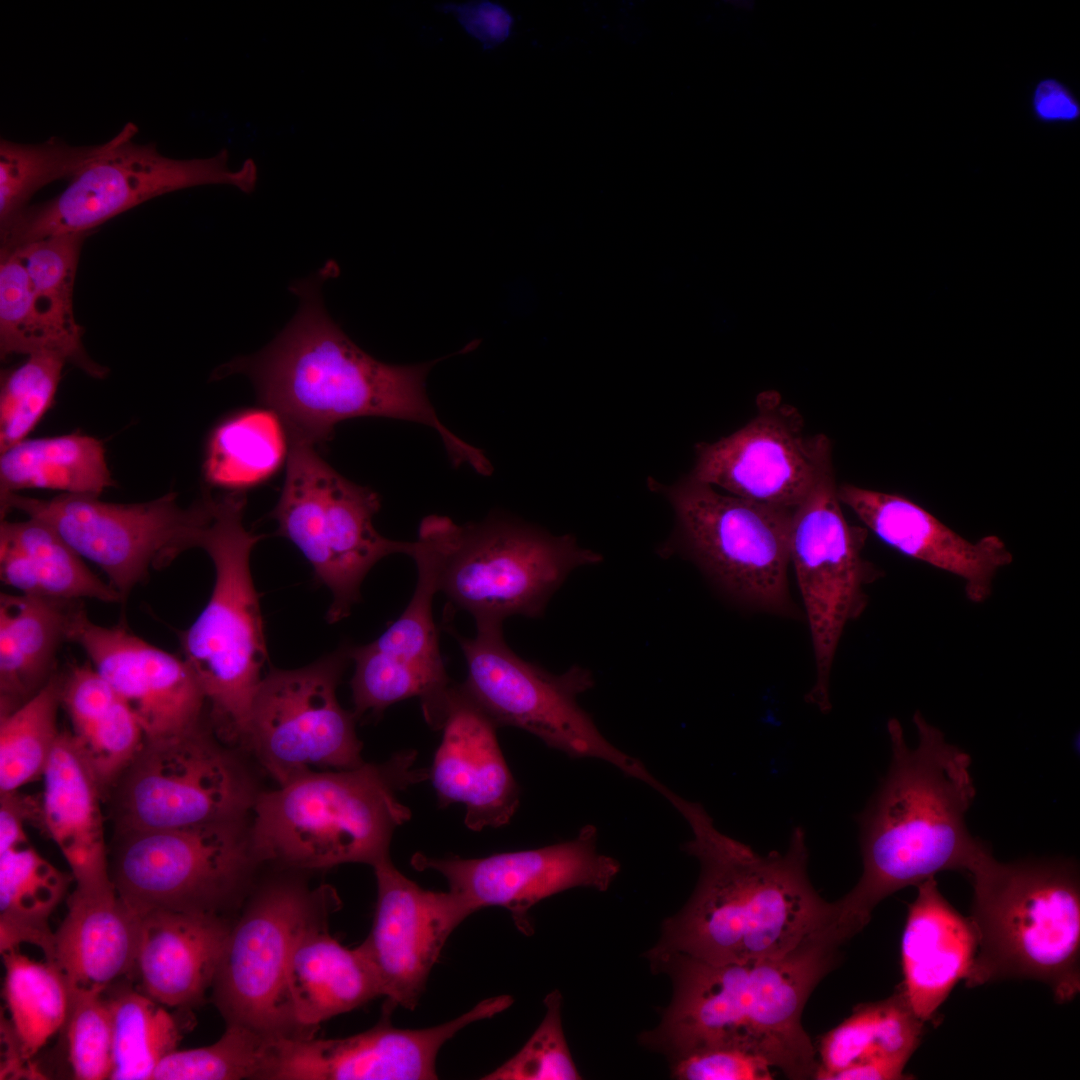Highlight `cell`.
I'll return each instance as SVG.
<instances>
[{
	"label": "cell",
	"mask_w": 1080,
	"mask_h": 1080,
	"mask_svg": "<svg viewBox=\"0 0 1080 1080\" xmlns=\"http://www.w3.org/2000/svg\"><path fill=\"white\" fill-rule=\"evenodd\" d=\"M377 901L372 928L357 946L386 1003L414 1010L451 933L475 908L449 890L421 888L387 858L373 866Z\"/></svg>",
	"instance_id": "22"
},
{
	"label": "cell",
	"mask_w": 1080,
	"mask_h": 1080,
	"mask_svg": "<svg viewBox=\"0 0 1080 1080\" xmlns=\"http://www.w3.org/2000/svg\"><path fill=\"white\" fill-rule=\"evenodd\" d=\"M837 496L885 544L960 578L972 603L988 600L997 573L1013 561L1000 537L986 535L971 542L899 494L844 483L837 485Z\"/></svg>",
	"instance_id": "25"
},
{
	"label": "cell",
	"mask_w": 1080,
	"mask_h": 1080,
	"mask_svg": "<svg viewBox=\"0 0 1080 1080\" xmlns=\"http://www.w3.org/2000/svg\"><path fill=\"white\" fill-rule=\"evenodd\" d=\"M288 430L272 409H240L211 431L205 448L203 476L211 487L244 493L272 479L287 464Z\"/></svg>",
	"instance_id": "37"
},
{
	"label": "cell",
	"mask_w": 1080,
	"mask_h": 1080,
	"mask_svg": "<svg viewBox=\"0 0 1080 1080\" xmlns=\"http://www.w3.org/2000/svg\"><path fill=\"white\" fill-rule=\"evenodd\" d=\"M77 644L136 716L144 740L189 732L208 720L206 698L183 658L156 647L124 625L93 622L83 603L71 620Z\"/></svg>",
	"instance_id": "23"
},
{
	"label": "cell",
	"mask_w": 1080,
	"mask_h": 1080,
	"mask_svg": "<svg viewBox=\"0 0 1080 1080\" xmlns=\"http://www.w3.org/2000/svg\"><path fill=\"white\" fill-rule=\"evenodd\" d=\"M923 1027L901 987L884 1000L857 1005L821 1038L814 1079H906L903 1071Z\"/></svg>",
	"instance_id": "32"
},
{
	"label": "cell",
	"mask_w": 1080,
	"mask_h": 1080,
	"mask_svg": "<svg viewBox=\"0 0 1080 1080\" xmlns=\"http://www.w3.org/2000/svg\"><path fill=\"white\" fill-rule=\"evenodd\" d=\"M410 557L454 610L474 618L477 631L502 630L511 616H542L573 570L602 561L572 535H553L501 513L462 525L428 515Z\"/></svg>",
	"instance_id": "6"
},
{
	"label": "cell",
	"mask_w": 1080,
	"mask_h": 1080,
	"mask_svg": "<svg viewBox=\"0 0 1080 1080\" xmlns=\"http://www.w3.org/2000/svg\"><path fill=\"white\" fill-rule=\"evenodd\" d=\"M497 728L462 684H452L429 777L439 805L464 804L465 825L474 831L507 824L519 806L520 790Z\"/></svg>",
	"instance_id": "24"
},
{
	"label": "cell",
	"mask_w": 1080,
	"mask_h": 1080,
	"mask_svg": "<svg viewBox=\"0 0 1080 1080\" xmlns=\"http://www.w3.org/2000/svg\"><path fill=\"white\" fill-rule=\"evenodd\" d=\"M232 923L227 916L158 910L141 916L134 977L166 1007L190 1008L212 988Z\"/></svg>",
	"instance_id": "27"
},
{
	"label": "cell",
	"mask_w": 1080,
	"mask_h": 1080,
	"mask_svg": "<svg viewBox=\"0 0 1080 1080\" xmlns=\"http://www.w3.org/2000/svg\"><path fill=\"white\" fill-rule=\"evenodd\" d=\"M141 916L117 894L112 880L76 885L55 932L53 963L70 991L104 993L134 977Z\"/></svg>",
	"instance_id": "28"
},
{
	"label": "cell",
	"mask_w": 1080,
	"mask_h": 1080,
	"mask_svg": "<svg viewBox=\"0 0 1080 1080\" xmlns=\"http://www.w3.org/2000/svg\"><path fill=\"white\" fill-rule=\"evenodd\" d=\"M112 1016V1080H147L160 1061L176 1050L177 1019L142 991L122 981L104 992Z\"/></svg>",
	"instance_id": "39"
},
{
	"label": "cell",
	"mask_w": 1080,
	"mask_h": 1080,
	"mask_svg": "<svg viewBox=\"0 0 1080 1080\" xmlns=\"http://www.w3.org/2000/svg\"><path fill=\"white\" fill-rule=\"evenodd\" d=\"M114 485L102 442L88 435L26 438L0 453V496L41 488L99 497Z\"/></svg>",
	"instance_id": "38"
},
{
	"label": "cell",
	"mask_w": 1080,
	"mask_h": 1080,
	"mask_svg": "<svg viewBox=\"0 0 1080 1080\" xmlns=\"http://www.w3.org/2000/svg\"><path fill=\"white\" fill-rule=\"evenodd\" d=\"M692 838L683 850L700 873L686 904L661 925L658 942L644 956L683 954L711 963H743L781 957L836 918L835 902L812 886L802 828L787 850L760 855L722 833L698 802L666 789Z\"/></svg>",
	"instance_id": "3"
},
{
	"label": "cell",
	"mask_w": 1080,
	"mask_h": 1080,
	"mask_svg": "<svg viewBox=\"0 0 1080 1080\" xmlns=\"http://www.w3.org/2000/svg\"><path fill=\"white\" fill-rule=\"evenodd\" d=\"M512 1003L510 995L484 999L459 1017L424 1029L394 1027V1008L386 1003L379 1022L356 1035L274 1037L261 1080L437 1079L441 1047L467 1025L489 1019Z\"/></svg>",
	"instance_id": "20"
},
{
	"label": "cell",
	"mask_w": 1080,
	"mask_h": 1080,
	"mask_svg": "<svg viewBox=\"0 0 1080 1080\" xmlns=\"http://www.w3.org/2000/svg\"><path fill=\"white\" fill-rule=\"evenodd\" d=\"M412 866L434 870L450 890L476 911L506 908L518 930L533 933L530 909L541 900L576 887L606 891L620 871L619 862L597 850V829L581 828L569 841L537 849L494 854L484 858H432L416 853Z\"/></svg>",
	"instance_id": "21"
},
{
	"label": "cell",
	"mask_w": 1080,
	"mask_h": 1080,
	"mask_svg": "<svg viewBox=\"0 0 1080 1080\" xmlns=\"http://www.w3.org/2000/svg\"><path fill=\"white\" fill-rule=\"evenodd\" d=\"M224 742L209 719L181 735L144 740L110 791L115 833L246 819L260 790Z\"/></svg>",
	"instance_id": "13"
},
{
	"label": "cell",
	"mask_w": 1080,
	"mask_h": 1080,
	"mask_svg": "<svg viewBox=\"0 0 1080 1080\" xmlns=\"http://www.w3.org/2000/svg\"><path fill=\"white\" fill-rule=\"evenodd\" d=\"M0 578L20 594L64 600H122L47 523L1 519Z\"/></svg>",
	"instance_id": "34"
},
{
	"label": "cell",
	"mask_w": 1080,
	"mask_h": 1080,
	"mask_svg": "<svg viewBox=\"0 0 1080 1080\" xmlns=\"http://www.w3.org/2000/svg\"><path fill=\"white\" fill-rule=\"evenodd\" d=\"M82 600L0 594V715L36 695L57 672L56 657Z\"/></svg>",
	"instance_id": "33"
},
{
	"label": "cell",
	"mask_w": 1080,
	"mask_h": 1080,
	"mask_svg": "<svg viewBox=\"0 0 1080 1080\" xmlns=\"http://www.w3.org/2000/svg\"><path fill=\"white\" fill-rule=\"evenodd\" d=\"M417 568L411 600L399 618L370 644L376 649L436 677L449 679L440 653L432 604L437 594L431 574Z\"/></svg>",
	"instance_id": "46"
},
{
	"label": "cell",
	"mask_w": 1080,
	"mask_h": 1080,
	"mask_svg": "<svg viewBox=\"0 0 1080 1080\" xmlns=\"http://www.w3.org/2000/svg\"><path fill=\"white\" fill-rule=\"evenodd\" d=\"M540 1025L525 1045L485 1080H578L581 1075L571 1056L562 1027V995L549 993Z\"/></svg>",
	"instance_id": "47"
},
{
	"label": "cell",
	"mask_w": 1080,
	"mask_h": 1080,
	"mask_svg": "<svg viewBox=\"0 0 1080 1080\" xmlns=\"http://www.w3.org/2000/svg\"><path fill=\"white\" fill-rule=\"evenodd\" d=\"M771 1065L741 1049L714 1046L695 1050L670 1062L678 1080H771Z\"/></svg>",
	"instance_id": "50"
},
{
	"label": "cell",
	"mask_w": 1080,
	"mask_h": 1080,
	"mask_svg": "<svg viewBox=\"0 0 1080 1080\" xmlns=\"http://www.w3.org/2000/svg\"><path fill=\"white\" fill-rule=\"evenodd\" d=\"M437 9L453 13L463 28L478 39L484 49L502 43L510 34L512 17L501 5L489 1L441 4Z\"/></svg>",
	"instance_id": "51"
},
{
	"label": "cell",
	"mask_w": 1080,
	"mask_h": 1080,
	"mask_svg": "<svg viewBox=\"0 0 1080 1080\" xmlns=\"http://www.w3.org/2000/svg\"><path fill=\"white\" fill-rule=\"evenodd\" d=\"M977 938L968 987L1010 978L1047 984L1058 1002L1080 991V882L1074 860L997 861L969 873Z\"/></svg>",
	"instance_id": "7"
},
{
	"label": "cell",
	"mask_w": 1080,
	"mask_h": 1080,
	"mask_svg": "<svg viewBox=\"0 0 1080 1080\" xmlns=\"http://www.w3.org/2000/svg\"><path fill=\"white\" fill-rule=\"evenodd\" d=\"M746 425L695 447L690 478L760 504L794 509L832 468L831 443L804 432L799 411L775 390L756 398Z\"/></svg>",
	"instance_id": "19"
},
{
	"label": "cell",
	"mask_w": 1080,
	"mask_h": 1080,
	"mask_svg": "<svg viewBox=\"0 0 1080 1080\" xmlns=\"http://www.w3.org/2000/svg\"><path fill=\"white\" fill-rule=\"evenodd\" d=\"M910 747L896 718L887 722L888 772L860 817L862 875L835 902L836 921L852 938L886 897L937 873H970L989 849L971 835L966 813L976 796L971 758L916 711Z\"/></svg>",
	"instance_id": "4"
},
{
	"label": "cell",
	"mask_w": 1080,
	"mask_h": 1080,
	"mask_svg": "<svg viewBox=\"0 0 1080 1080\" xmlns=\"http://www.w3.org/2000/svg\"><path fill=\"white\" fill-rule=\"evenodd\" d=\"M1035 108L1037 113L1045 119L1069 120L1079 114L1078 105L1068 92L1053 80L1044 81L1037 87Z\"/></svg>",
	"instance_id": "52"
},
{
	"label": "cell",
	"mask_w": 1080,
	"mask_h": 1080,
	"mask_svg": "<svg viewBox=\"0 0 1080 1080\" xmlns=\"http://www.w3.org/2000/svg\"><path fill=\"white\" fill-rule=\"evenodd\" d=\"M273 1038L243 1026L227 1025L213 1044L166 1055L151 1079H261Z\"/></svg>",
	"instance_id": "44"
},
{
	"label": "cell",
	"mask_w": 1080,
	"mask_h": 1080,
	"mask_svg": "<svg viewBox=\"0 0 1080 1080\" xmlns=\"http://www.w3.org/2000/svg\"><path fill=\"white\" fill-rule=\"evenodd\" d=\"M66 1021L74 1078L110 1079L113 1068L112 1016L104 993L70 991Z\"/></svg>",
	"instance_id": "48"
},
{
	"label": "cell",
	"mask_w": 1080,
	"mask_h": 1080,
	"mask_svg": "<svg viewBox=\"0 0 1080 1080\" xmlns=\"http://www.w3.org/2000/svg\"><path fill=\"white\" fill-rule=\"evenodd\" d=\"M347 659L348 648L262 677L242 746L279 785L314 768L343 770L364 763L357 718L336 695Z\"/></svg>",
	"instance_id": "18"
},
{
	"label": "cell",
	"mask_w": 1080,
	"mask_h": 1080,
	"mask_svg": "<svg viewBox=\"0 0 1080 1080\" xmlns=\"http://www.w3.org/2000/svg\"><path fill=\"white\" fill-rule=\"evenodd\" d=\"M379 495L338 473L316 447L291 442L286 476L270 517L277 533L291 541L333 596L331 623L349 616L360 586L373 566L392 554L412 553L413 542L381 535L373 519Z\"/></svg>",
	"instance_id": "10"
},
{
	"label": "cell",
	"mask_w": 1080,
	"mask_h": 1080,
	"mask_svg": "<svg viewBox=\"0 0 1080 1080\" xmlns=\"http://www.w3.org/2000/svg\"><path fill=\"white\" fill-rule=\"evenodd\" d=\"M87 235L52 236L1 252H15L26 268L45 352L63 358L89 376L103 378L108 369L86 353L83 328L73 312L78 259Z\"/></svg>",
	"instance_id": "36"
},
{
	"label": "cell",
	"mask_w": 1080,
	"mask_h": 1080,
	"mask_svg": "<svg viewBox=\"0 0 1080 1080\" xmlns=\"http://www.w3.org/2000/svg\"><path fill=\"white\" fill-rule=\"evenodd\" d=\"M0 353L43 354L26 268L15 252L0 254Z\"/></svg>",
	"instance_id": "49"
},
{
	"label": "cell",
	"mask_w": 1080,
	"mask_h": 1080,
	"mask_svg": "<svg viewBox=\"0 0 1080 1080\" xmlns=\"http://www.w3.org/2000/svg\"><path fill=\"white\" fill-rule=\"evenodd\" d=\"M112 143L113 138L93 146H71L56 137L39 144L1 139L0 232L29 206L39 189L59 179H71Z\"/></svg>",
	"instance_id": "42"
},
{
	"label": "cell",
	"mask_w": 1080,
	"mask_h": 1080,
	"mask_svg": "<svg viewBox=\"0 0 1080 1080\" xmlns=\"http://www.w3.org/2000/svg\"><path fill=\"white\" fill-rule=\"evenodd\" d=\"M846 941L834 920L776 958L711 964L677 953L645 956L654 973L669 977L672 998L639 1042L669 1062L702 1048L734 1047L789 1079H814L818 1061L802 1013Z\"/></svg>",
	"instance_id": "2"
},
{
	"label": "cell",
	"mask_w": 1080,
	"mask_h": 1080,
	"mask_svg": "<svg viewBox=\"0 0 1080 1080\" xmlns=\"http://www.w3.org/2000/svg\"><path fill=\"white\" fill-rule=\"evenodd\" d=\"M337 269L329 261L293 283L300 307L286 328L262 351L232 360L215 375H247L259 401L284 422L291 442L324 444L337 424L353 418L406 420L434 429L455 466L490 474L484 452L449 430L427 396V374L440 359L416 365L378 361L330 318L321 288Z\"/></svg>",
	"instance_id": "1"
},
{
	"label": "cell",
	"mask_w": 1080,
	"mask_h": 1080,
	"mask_svg": "<svg viewBox=\"0 0 1080 1080\" xmlns=\"http://www.w3.org/2000/svg\"><path fill=\"white\" fill-rule=\"evenodd\" d=\"M334 893L304 920L293 940L286 984L293 1018L304 1036L337 1015L382 996L377 978L358 947L349 949L331 936L329 912Z\"/></svg>",
	"instance_id": "29"
},
{
	"label": "cell",
	"mask_w": 1080,
	"mask_h": 1080,
	"mask_svg": "<svg viewBox=\"0 0 1080 1080\" xmlns=\"http://www.w3.org/2000/svg\"><path fill=\"white\" fill-rule=\"evenodd\" d=\"M61 672L27 702L0 715V794L41 778L59 737Z\"/></svg>",
	"instance_id": "43"
},
{
	"label": "cell",
	"mask_w": 1080,
	"mask_h": 1080,
	"mask_svg": "<svg viewBox=\"0 0 1080 1080\" xmlns=\"http://www.w3.org/2000/svg\"><path fill=\"white\" fill-rule=\"evenodd\" d=\"M335 891L280 878L254 892L232 924L212 984L226 1025L274 1037H306L292 1015L286 975L297 930Z\"/></svg>",
	"instance_id": "17"
},
{
	"label": "cell",
	"mask_w": 1080,
	"mask_h": 1080,
	"mask_svg": "<svg viewBox=\"0 0 1080 1080\" xmlns=\"http://www.w3.org/2000/svg\"><path fill=\"white\" fill-rule=\"evenodd\" d=\"M245 505L244 493L214 498L199 546L214 565L213 589L195 621L179 633L182 658L200 683L213 730L223 741L240 745L267 659L250 570L251 551L262 536L245 528Z\"/></svg>",
	"instance_id": "8"
},
{
	"label": "cell",
	"mask_w": 1080,
	"mask_h": 1080,
	"mask_svg": "<svg viewBox=\"0 0 1080 1080\" xmlns=\"http://www.w3.org/2000/svg\"><path fill=\"white\" fill-rule=\"evenodd\" d=\"M354 662L351 679L353 713L358 719L367 714L380 715L389 706L418 697L425 721L440 730L446 698L452 682L376 649L370 643L349 647Z\"/></svg>",
	"instance_id": "41"
},
{
	"label": "cell",
	"mask_w": 1080,
	"mask_h": 1080,
	"mask_svg": "<svg viewBox=\"0 0 1080 1080\" xmlns=\"http://www.w3.org/2000/svg\"><path fill=\"white\" fill-rule=\"evenodd\" d=\"M65 363L56 355L34 354L2 375L0 453L25 440L50 408Z\"/></svg>",
	"instance_id": "45"
},
{
	"label": "cell",
	"mask_w": 1080,
	"mask_h": 1080,
	"mask_svg": "<svg viewBox=\"0 0 1080 1080\" xmlns=\"http://www.w3.org/2000/svg\"><path fill=\"white\" fill-rule=\"evenodd\" d=\"M36 817L32 796L0 794V950L30 943L53 963L55 932L49 917L73 876L59 871L30 844L25 825Z\"/></svg>",
	"instance_id": "26"
},
{
	"label": "cell",
	"mask_w": 1080,
	"mask_h": 1080,
	"mask_svg": "<svg viewBox=\"0 0 1080 1080\" xmlns=\"http://www.w3.org/2000/svg\"><path fill=\"white\" fill-rule=\"evenodd\" d=\"M138 128L127 123L112 145L92 160L56 197L28 206L4 231L1 250L39 239L89 234L111 218L166 193L209 184L231 185L244 193L255 189L258 170L248 158L229 167L226 149L206 158L174 159L156 145L133 141Z\"/></svg>",
	"instance_id": "12"
},
{
	"label": "cell",
	"mask_w": 1080,
	"mask_h": 1080,
	"mask_svg": "<svg viewBox=\"0 0 1080 1080\" xmlns=\"http://www.w3.org/2000/svg\"><path fill=\"white\" fill-rule=\"evenodd\" d=\"M416 757L404 750L380 764L310 771L260 791L250 822L259 861L319 870L345 863L373 867L390 858L395 829L411 817L398 793L429 776L415 768Z\"/></svg>",
	"instance_id": "5"
},
{
	"label": "cell",
	"mask_w": 1080,
	"mask_h": 1080,
	"mask_svg": "<svg viewBox=\"0 0 1080 1080\" xmlns=\"http://www.w3.org/2000/svg\"><path fill=\"white\" fill-rule=\"evenodd\" d=\"M210 493L187 508L176 494L132 504L96 496L64 494L39 499L0 496L1 519L16 510L53 527L83 558L98 566L124 601L152 570L170 565L182 552L200 546L213 515Z\"/></svg>",
	"instance_id": "15"
},
{
	"label": "cell",
	"mask_w": 1080,
	"mask_h": 1080,
	"mask_svg": "<svg viewBox=\"0 0 1080 1080\" xmlns=\"http://www.w3.org/2000/svg\"><path fill=\"white\" fill-rule=\"evenodd\" d=\"M61 706L104 795L111 791L144 742L124 699L88 661L61 672Z\"/></svg>",
	"instance_id": "35"
},
{
	"label": "cell",
	"mask_w": 1080,
	"mask_h": 1080,
	"mask_svg": "<svg viewBox=\"0 0 1080 1080\" xmlns=\"http://www.w3.org/2000/svg\"><path fill=\"white\" fill-rule=\"evenodd\" d=\"M675 512L663 555L681 552L731 600L761 611L788 614L790 531L794 509L723 494L689 476L672 485L652 481Z\"/></svg>",
	"instance_id": "9"
},
{
	"label": "cell",
	"mask_w": 1080,
	"mask_h": 1080,
	"mask_svg": "<svg viewBox=\"0 0 1080 1080\" xmlns=\"http://www.w3.org/2000/svg\"><path fill=\"white\" fill-rule=\"evenodd\" d=\"M41 778V826L63 854L76 885L111 881L104 792L71 731L60 732Z\"/></svg>",
	"instance_id": "31"
},
{
	"label": "cell",
	"mask_w": 1080,
	"mask_h": 1080,
	"mask_svg": "<svg viewBox=\"0 0 1080 1080\" xmlns=\"http://www.w3.org/2000/svg\"><path fill=\"white\" fill-rule=\"evenodd\" d=\"M867 535L866 527L846 520L833 468L792 513L790 564L805 607L816 666L815 683L806 700L823 713L831 709L830 673L843 631L865 610V588L881 575L863 556Z\"/></svg>",
	"instance_id": "16"
},
{
	"label": "cell",
	"mask_w": 1080,
	"mask_h": 1080,
	"mask_svg": "<svg viewBox=\"0 0 1080 1080\" xmlns=\"http://www.w3.org/2000/svg\"><path fill=\"white\" fill-rule=\"evenodd\" d=\"M5 968L3 998L9 1022L30 1060L65 1026L70 989L58 966L34 961L13 948L1 953Z\"/></svg>",
	"instance_id": "40"
},
{
	"label": "cell",
	"mask_w": 1080,
	"mask_h": 1080,
	"mask_svg": "<svg viewBox=\"0 0 1080 1080\" xmlns=\"http://www.w3.org/2000/svg\"><path fill=\"white\" fill-rule=\"evenodd\" d=\"M901 939V989L916 1016L934 1018L955 985L964 980L977 947L969 917L942 895L934 877L917 885Z\"/></svg>",
	"instance_id": "30"
},
{
	"label": "cell",
	"mask_w": 1080,
	"mask_h": 1080,
	"mask_svg": "<svg viewBox=\"0 0 1080 1080\" xmlns=\"http://www.w3.org/2000/svg\"><path fill=\"white\" fill-rule=\"evenodd\" d=\"M455 637L467 666L462 685L498 727L520 728L570 757L603 760L660 788L662 783L642 762L609 742L579 704V696L594 686L591 671L574 665L562 674L550 673L515 654L503 630Z\"/></svg>",
	"instance_id": "14"
},
{
	"label": "cell",
	"mask_w": 1080,
	"mask_h": 1080,
	"mask_svg": "<svg viewBox=\"0 0 1080 1080\" xmlns=\"http://www.w3.org/2000/svg\"><path fill=\"white\" fill-rule=\"evenodd\" d=\"M262 864L246 819L116 832L109 874L140 916L158 910L226 916Z\"/></svg>",
	"instance_id": "11"
}]
</instances>
